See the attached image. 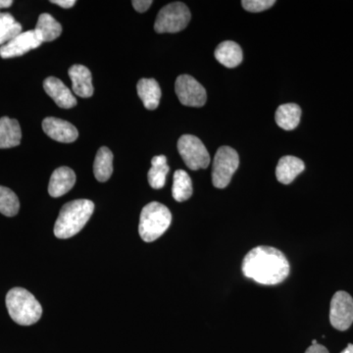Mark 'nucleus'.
<instances>
[{"instance_id":"20e7f679","label":"nucleus","mask_w":353,"mask_h":353,"mask_svg":"<svg viewBox=\"0 0 353 353\" xmlns=\"http://www.w3.org/2000/svg\"><path fill=\"white\" fill-rule=\"evenodd\" d=\"M171 222L172 214L166 206L159 202H150L141 210L139 236L145 243L157 241L168 230Z\"/></svg>"},{"instance_id":"2eb2a0df","label":"nucleus","mask_w":353,"mask_h":353,"mask_svg":"<svg viewBox=\"0 0 353 353\" xmlns=\"http://www.w3.org/2000/svg\"><path fill=\"white\" fill-rule=\"evenodd\" d=\"M305 169L303 160L292 155H287L279 160L276 176L279 182L289 185Z\"/></svg>"},{"instance_id":"6ab92c4d","label":"nucleus","mask_w":353,"mask_h":353,"mask_svg":"<svg viewBox=\"0 0 353 353\" xmlns=\"http://www.w3.org/2000/svg\"><path fill=\"white\" fill-rule=\"evenodd\" d=\"M301 109L297 104L288 103L279 106L275 114L276 123L285 131L296 129L301 122Z\"/></svg>"},{"instance_id":"f257e3e1","label":"nucleus","mask_w":353,"mask_h":353,"mask_svg":"<svg viewBox=\"0 0 353 353\" xmlns=\"http://www.w3.org/2000/svg\"><path fill=\"white\" fill-rule=\"evenodd\" d=\"M289 260L284 253L271 246H257L245 255L243 273L246 278L265 285L284 282L290 275Z\"/></svg>"},{"instance_id":"7c9ffc66","label":"nucleus","mask_w":353,"mask_h":353,"mask_svg":"<svg viewBox=\"0 0 353 353\" xmlns=\"http://www.w3.org/2000/svg\"><path fill=\"white\" fill-rule=\"evenodd\" d=\"M317 345V341L313 340L312 341V345Z\"/></svg>"},{"instance_id":"a211bd4d","label":"nucleus","mask_w":353,"mask_h":353,"mask_svg":"<svg viewBox=\"0 0 353 353\" xmlns=\"http://www.w3.org/2000/svg\"><path fill=\"white\" fill-rule=\"evenodd\" d=\"M137 90L146 109L154 110L158 108L161 99V88L154 79H141L139 81Z\"/></svg>"},{"instance_id":"bb28decb","label":"nucleus","mask_w":353,"mask_h":353,"mask_svg":"<svg viewBox=\"0 0 353 353\" xmlns=\"http://www.w3.org/2000/svg\"><path fill=\"white\" fill-rule=\"evenodd\" d=\"M132 4L138 12L143 13L152 6V0H134Z\"/></svg>"},{"instance_id":"9d476101","label":"nucleus","mask_w":353,"mask_h":353,"mask_svg":"<svg viewBox=\"0 0 353 353\" xmlns=\"http://www.w3.org/2000/svg\"><path fill=\"white\" fill-rule=\"evenodd\" d=\"M43 41L34 30L21 32L12 41L0 46V57L3 59L19 57L41 46Z\"/></svg>"},{"instance_id":"1a4fd4ad","label":"nucleus","mask_w":353,"mask_h":353,"mask_svg":"<svg viewBox=\"0 0 353 353\" xmlns=\"http://www.w3.org/2000/svg\"><path fill=\"white\" fill-rule=\"evenodd\" d=\"M330 322L334 329L345 331L353 323V299L345 292L334 294L330 308Z\"/></svg>"},{"instance_id":"4468645a","label":"nucleus","mask_w":353,"mask_h":353,"mask_svg":"<svg viewBox=\"0 0 353 353\" xmlns=\"http://www.w3.org/2000/svg\"><path fill=\"white\" fill-rule=\"evenodd\" d=\"M75 183V172L69 167H59L50 176L48 192L52 197L64 196L70 190H72Z\"/></svg>"},{"instance_id":"b1692460","label":"nucleus","mask_w":353,"mask_h":353,"mask_svg":"<svg viewBox=\"0 0 353 353\" xmlns=\"http://www.w3.org/2000/svg\"><path fill=\"white\" fill-rule=\"evenodd\" d=\"M22 32V25L11 14L0 13V46H4Z\"/></svg>"},{"instance_id":"7ed1b4c3","label":"nucleus","mask_w":353,"mask_h":353,"mask_svg":"<svg viewBox=\"0 0 353 353\" xmlns=\"http://www.w3.org/2000/svg\"><path fill=\"white\" fill-rule=\"evenodd\" d=\"M6 307L14 322L22 326L36 324L43 315V307L29 290L13 288L6 296Z\"/></svg>"},{"instance_id":"f3484780","label":"nucleus","mask_w":353,"mask_h":353,"mask_svg":"<svg viewBox=\"0 0 353 353\" xmlns=\"http://www.w3.org/2000/svg\"><path fill=\"white\" fill-rule=\"evenodd\" d=\"M22 131L19 122L9 117L0 118V148H15L20 145Z\"/></svg>"},{"instance_id":"5701e85b","label":"nucleus","mask_w":353,"mask_h":353,"mask_svg":"<svg viewBox=\"0 0 353 353\" xmlns=\"http://www.w3.org/2000/svg\"><path fill=\"white\" fill-rule=\"evenodd\" d=\"M192 194V183L187 172L176 170L174 174L173 188L172 196L176 201L183 202L188 201Z\"/></svg>"},{"instance_id":"6e6552de","label":"nucleus","mask_w":353,"mask_h":353,"mask_svg":"<svg viewBox=\"0 0 353 353\" xmlns=\"http://www.w3.org/2000/svg\"><path fill=\"white\" fill-rule=\"evenodd\" d=\"M175 90L179 101L185 106L201 108L208 99L205 88L190 75H181L176 78Z\"/></svg>"},{"instance_id":"ddd939ff","label":"nucleus","mask_w":353,"mask_h":353,"mask_svg":"<svg viewBox=\"0 0 353 353\" xmlns=\"http://www.w3.org/2000/svg\"><path fill=\"white\" fill-rule=\"evenodd\" d=\"M69 77L72 81L74 94L83 99L92 97L94 92L92 73L83 65H73L69 69Z\"/></svg>"},{"instance_id":"aec40b11","label":"nucleus","mask_w":353,"mask_h":353,"mask_svg":"<svg viewBox=\"0 0 353 353\" xmlns=\"http://www.w3.org/2000/svg\"><path fill=\"white\" fill-rule=\"evenodd\" d=\"M34 31L43 43H50L59 38L63 29L61 24L58 23L50 14L43 13L39 16Z\"/></svg>"},{"instance_id":"0eeeda50","label":"nucleus","mask_w":353,"mask_h":353,"mask_svg":"<svg viewBox=\"0 0 353 353\" xmlns=\"http://www.w3.org/2000/svg\"><path fill=\"white\" fill-rule=\"evenodd\" d=\"M178 150L190 170L206 169L210 164V155L203 143L192 134H183L178 141Z\"/></svg>"},{"instance_id":"f03ea898","label":"nucleus","mask_w":353,"mask_h":353,"mask_svg":"<svg viewBox=\"0 0 353 353\" xmlns=\"http://www.w3.org/2000/svg\"><path fill=\"white\" fill-rule=\"evenodd\" d=\"M94 211V203L88 199H77L65 204L54 225L58 239L72 238L87 224Z\"/></svg>"},{"instance_id":"39448f33","label":"nucleus","mask_w":353,"mask_h":353,"mask_svg":"<svg viewBox=\"0 0 353 353\" xmlns=\"http://www.w3.org/2000/svg\"><path fill=\"white\" fill-rule=\"evenodd\" d=\"M190 9L183 2H173L158 13L154 30L158 34L183 31L190 21Z\"/></svg>"},{"instance_id":"c756f323","label":"nucleus","mask_w":353,"mask_h":353,"mask_svg":"<svg viewBox=\"0 0 353 353\" xmlns=\"http://www.w3.org/2000/svg\"><path fill=\"white\" fill-rule=\"evenodd\" d=\"M341 353H353V345L350 343V345H348L347 347Z\"/></svg>"},{"instance_id":"9b49d317","label":"nucleus","mask_w":353,"mask_h":353,"mask_svg":"<svg viewBox=\"0 0 353 353\" xmlns=\"http://www.w3.org/2000/svg\"><path fill=\"white\" fill-rule=\"evenodd\" d=\"M43 130L50 139L59 143H73L79 137L78 130L74 125L55 117L46 118L43 121Z\"/></svg>"},{"instance_id":"a878e982","label":"nucleus","mask_w":353,"mask_h":353,"mask_svg":"<svg viewBox=\"0 0 353 353\" xmlns=\"http://www.w3.org/2000/svg\"><path fill=\"white\" fill-rule=\"evenodd\" d=\"M275 3L274 0H243L241 6L248 12L257 13L271 8Z\"/></svg>"},{"instance_id":"423d86ee","label":"nucleus","mask_w":353,"mask_h":353,"mask_svg":"<svg viewBox=\"0 0 353 353\" xmlns=\"http://www.w3.org/2000/svg\"><path fill=\"white\" fill-rule=\"evenodd\" d=\"M240 158L238 152L230 146H222L216 152L213 161L212 183L217 189H224L231 182L238 170Z\"/></svg>"},{"instance_id":"dca6fc26","label":"nucleus","mask_w":353,"mask_h":353,"mask_svg":"<svg viewBox=\"0 0 353 353\" xmlns=\"http://www.w3.org/2000/svg\"><path fill=\"white\" fill-rule=\"evenodd\" d=\"M215 58L227 68H234L243 62V54L241 46L234 41H223L215 50Z\"/></svg>"},{"instance_id":"f8f14e48","label":"nucleus","mask_w":353,"mask_h":353,"mask_svg":"<svg viewBox=\"0 0 353 353\" xmlns=\"http://www.w3.org/2000/svg\"><path fill=\"white\" fill-rule=\"evenodd\" d=\"M44 90L50 95L59 108L69 109L77 104L76 97L72 94L69 88L55 77H50L43 82Z\"/></svg>"},{"instance_id":"cd10ccee","label":"nucleus","mask_w":353,"mask_h":353,"mask_svg":"<svg viewBox=\"0 0 353 353\" xmlns=\"http://www.w3.org/2000/svg\"><path fill=\"white\" fill-rule=\"evenodd\" d=\"M50 2L65 9L71 8L76 4L75 0H51Z\"/></svg>"},{"instance_id":"4be33fe9","label":"nucleus","mask_w":353,"mask_h":353,"mask_svg":"<svg viewBox=\"0 0 353 353\" xmlns=\"http://www.w3.org/2000/svg\"><path fill=\"white\" fill-rule=\"evenodd\" d=\"M167 158L165 155H157L152 160V168L148 171V179L152 189L160 190L166 183L167 174L169 173Z\"/></svg>"},{"instance_id":"412c9836","label":"nucleus","mask_w":353,"mask_h":353,"mask_svg":"<svg viewBox=\"0 0 353 353\" xmlns=\"http://www.w3.org/2000/svg\"><path fill=\"white\" fill-rule=\"evenodd\" d=\"M113 173V153L105 146L99 148L94 163V174L99 182H106Z\"/></svg>"},{"instance_id":"393cba45","label":"nucleus","mask_w":353,"mask_h":353,"mask_svg":"<svg viewBox=\"0 0 353 353\" xmlns=\"http://www.w3.org/2000/svg\"><path fill=\"white\" fill-rule=\"evenodd\" d=\"M20 201L15 192L8 188L0 185V213L13 217L19 212Z\"/></svg>"},{"instance_id":"2f4dec72","label":"nucleus","mask_w":353,"mask_h":353,"mask_svg":"<svg viewBox=\"0 0 353 353\" xmlns=\"http://www.w3.org/2000/svg\"><path fill=\"white\" fill-rule=\"evenodd\" d=\"M0 13H1V12H0Z\"/></svg>"},{"instance_id":"c85d7f7f","label":"nucleus","mask_w":353,"mask_h":353,"mask_svg":"<svg viewBox=\"0 0 353 353\" xmlns=\"http://www.w3.org/2000/svg\"><path fill=\"white\" fill-rule=\"evenodd\" d=\"M305 353H329V352L326 347L317 343V345H311L310 347H308Z\"/></svg>"}]
</instances>
